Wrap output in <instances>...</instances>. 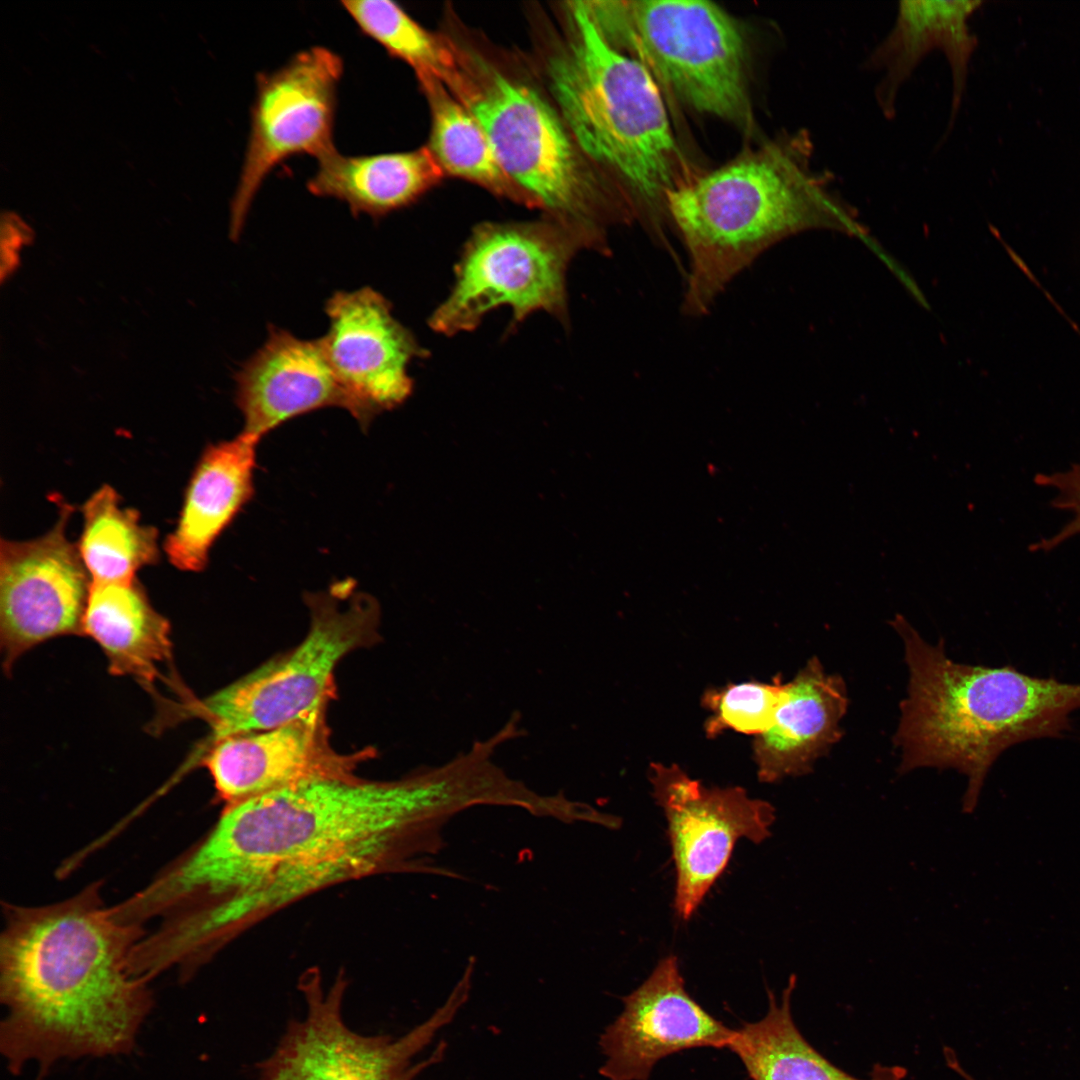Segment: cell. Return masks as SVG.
Here are the masks:
<instances>
[{
  "label": "cell",
  "mask_w": 1080,
  "mask_h": 1080,
  "mask_svg": "<svg viewBox=\"0 0 1080 1080\" xmlns=\"http://www.w3.org/2000/svg\"><path fill=\"white\" fill-rule=\"evenodd\" d=\"M437 801L422 770L393 780L304 783L223 807L185 856L139 891L150 915L183 909L167 942L200 967L228 944L309 896L366 878L437 873Z\"/></svg>",
  "instance_id": "obj_1"
},
{
  "label": "cell",
  "mask_w": 1080,
  "mask_h": 1080,
  "mask_svg": "<svg viewBox=\"0 0 1080 1080\" xmlns=\"http://www.w3.org/2000/svg\"><path fill=\"white\" fill-rule=\"evenodd\" d=\"M0 1048L11 1072L129 1053L153 1004L133 969L140 923L108 907L98 883L61 902L5 905Z\"/></svg>",
  "instance_id": "obj_2"
},
{
  "label": "cell",
  "mask_w": 1080,
  "mask_h": 1080,
  "mask_svg": "<svg viewBox=\"0 0 1080 1080\" xmlns=\"http://www.w3.org/2000/svg\"><path fill=\"white\" fill-rule=\"evenodd\" d=\"M808 130L783 131L666 197L689 259L682 311L707 313L742 270L780 240L810 229L865 235L856 209L812 166Z\"/></svg>",
  "instance_id": "obj_3"
},
{
  "label": "cell",
  "mask_w": 1080,
  "mask_h": 1080,
  "mask_svg": "<svg viewBox=\"0 0 1080 1080\" xmlns=\"http://www.w3.org/2000/svg\"><path fill=\"white\" fill-rule=\"evenodd\" d=\"M893 627L904 643L909 670L906 698L894 735L900 773L952 768L967 777L962 809L972 812L988 771L1009 747L1058 737L1080 709V684L1038 678L1005 666L958 663L944 642H926L902 616Z\"/></svg>",
  "instance_id": "obj_4"
},
{
  "label": "cell",
  "mask_w": 1080,
  "mask_h": 1080,
  "mask_svg": "<svg viewBox=\"0 0 1080 1080\" xmlns=\"http://www.w3.org/2000/svg\"><path fill=\"white\" fill-rule=\"evenodd\" d=\"M569 11L571 36L547 66L554 98L581 152L622 183L635 217L666 245L667 194L692 176L659 86L606 39L584 1Z\"/></svg>",
  "instance_id": "obj_5"
},
{
  "label": "cell",
  "mask_w": 1080,
  "mask_h": 1080,
  "mask_svg": "<svg viewBox=\"0 0 1080 1080\" xmlns=\"http://www.w3.org/2000/svg\"><path fill=\"white\" fill-rule=\"evenodd\" d=\"M617 49L697 112L753 128L747 45L737 20L709 1H585Z\"/></svg>",
  "instance_id": "obj_6"
},
{
  "label": "cell",
  "mask_w": 1080,
  "mask_h": 1080,
  "mask_svg": "<svg viewBox=\"0 0 1080 1080\" xmlns=\"http://www.w3.org/2000/svg\"><path fill=\"white\" fill-rule=\"evenodd\" d=\"M483 66L465 106L502 170L524 202L548 211L584 249L607 253L606 226L631 221L633 213L601 191L570 132L536 91Z\"/></svg>",
  "instance_id": "obj_7"
},
{
  "label": "cell",
  "mask_w": 1080,
  "mask_h": 1080,
  "mask_svg": "<svg viewBox=\"0 0 1080 1080\" xmlns=\"http://www.w3.org/2000/svg\"><path fill=\"white\" fill-rule=\"evenodd\" d=\"M309 628L291 650L211 694L197 712L211 728L209 745L266 730L325 709L335 696V671L351 652L380 640V606L352 579L304 594Z\"/></svg>",
  "instance_id": "obj_8"
},
{
  "label": "cell",
  "mask_w": 1080,
  "mask_h": 1080,
  "mask_svg": "<svg viewBox=\"0 0 1080 1080\" xmlns=\"http://www.w3.org/2000/svg\"><path fill=\"white\" fill-rule=\"evenodd\" d=\"M348 980L340 971L329 988L319 969L304 972L298 989L305 1016L292 1020L275 1049L258 1065L259 1080H414L445 1056L446 1043L418 1062L415 1057L467 1002L471 986L457 981L445 1002L407 1033L362 1035L342 1015Z\"/></svg>",
  "instance_id": "obj_9"
},
{
  "label": "cell",
  "mask_w": 1080,
  "mask_h": 1080,
  "mask_svg": "<svg viewBox=\"0 0 1080 1080\" xmlns=\"http://www.w3.org/2000/svg\"><path fill=\"white\" fill-rule=\"evenodd\" d=\"M583 250L564 228L486 224L471 235L455 267L447 298L430 327L444 335L472 331L493 309L508 306L513 324L544 311L568 321L566 272Z\"/></svg>",
  "instance_id": "obj_10"
},
{
  "label": "cell",
  "mask_w": 1080,
  "mask_h": 1080,
  "mask_svg": "<svg viewBox=\"0 0 1080 1080\" xmlns=\"http://www.w3.org/2000/svg\"><path fill=\"white\" fill-rule=\"evenodd\" d=\"M342 72L340 56L317 46L258 76L249 140L231 204L232 239L241 233L256 193L276 165L293 155L319 159L336 150L333 128Z\"/></svg>",
  "instance_id": "obj_11"
},
{
  "label": "cell",
  "mask_w": 1080,
  "mask_h": 1080,
  "mask_svg": "<svg viewBox=\"0 0 1080 1080\" xmlns=\"http://www.w3.org/2000/svg\"><path fill=\"white\" fill-rule=\"evenodd\" d=\"M648 779L668 823L676 869L674 908L691 918L722 875L736 842L770 836L775 808L739 786L708 788L675 764L651 763Z\"/></svg>",
  "instance_id": "obj_12"
},
{
  "label": "cell",
  "mask_w": 1080,
  "mask_h": 1080,
  "mask_svg": "<svg viewBox=\"0 0 1080 1080\" xmlns=\"http://www.w3.org/2000/svg\"><path fill=\"white\" fill-rule=\"evenodd\" d=\"M59 512L40 537L1 540L0 634L7 666L48 639L82 629L91 579L66 534L73 509L64 503Z\"/></svg>",
  "instance_id": "obj_13"
},
{
  "label": "cell",
  "mask_w": 1080,
  "mask_h": 1080,
  "mask_svg": "<svg viewBox=\"0 0 1080 1080\" xmlns=\"http://www.w3.org/2000/svg\"><path fill=\"white\" fill-rule=\"evenodd\" d=\"M325 312L329 328L319 338L322 349L352 403V417L366 431L376 416L409 398L408 366L426 351L371 287L335 292Z\"/></svg>",
  "instance_id": "obj_14"
},
{
  "label": "cell",
  "mask_w": 1080,
  "mask_h": 1080,
  "mask_svg": "<svg viewBox=\"0 0 1080 1080\" xmlns=\"http://www.w3.org/2000/svg\"><path fill=\"white\" fill-rule=\"evenodd\" d=\"M326 711L210 744L202 762L223 807L308 782L357 776L358 766L375 750H335Z\"/></svg>",
  "instance_id": "obj_15"
},
{
  "label": "cell",
  "mask_w": 1080,
  "mask_h": 1080,
  "mask_svg": "<svg viewBox=\"0 0 1080 1080\" xmlns=\"http://www.w3.org/2000/svg\"><path fill=\"white\" fill-rule=\"evenodd\" d=\"M621 1014L600 1036L608 1080H648L655 1064L683 1050L729 1047L734 1030L709 1014L686 991L678 959L669 955L623 998Z\"/></svg>",
  "instance_id": "obj_16"
},
{
  "label": "cell",
  "mask_w": 1080,
  "mask_h": 1080,
  "mask_svg": "<svg viewBox=\"0 0 1080 1080\" xmlns=\"http://www.w3.org/2000/svg\"><path fill=\"white\" fill-rule=\"evenodd\" d=\"M242 433L258 440L302 414L352 403L337 380L319 338L304 340L270 325L265 343L235 374Z\"/></svg>",
  "instance_id": "obj_17"
},
{
  "label": "cell",
  "mask_w": 1080,
  "mask_h": 1080,
  "mask_svg": "<svg viewBox=\"0 0 1080 1080\" xmlns=\"http://www.w3.org/2000/svg\"><path fill=\"white\" fill-rule=\"evenodd\" d=\"M982 5L974 0H903L895 23L863 64L882 73L875 88L876 103L886 119L896 115L899 91L933 51L944 54L951 72V130L966 89L969 64L977 46L970 19Z\"/></svg>",
  "instance_id": "obj_18"
},
{
  "label": "cell",
  "mask_w": 1080,
  "mask_h": 1080,
  "mask_svg": "<svg viewBox=\"0 0 1080 1080\" xmlns=\"http://www.w3.org/2000/svg\"><path fill=\"white\" fill-rule=\"evenodd\" d=\"M843 678L829 674L817 656L789 682L772 726L755 736L753 758L758 779L775 783L808 774L816 760L842 737L848 708Z\"/></svg>",
  "instance_id": "obj_19"
},
{
  "label": "cell",
  "mask_w": 1080,
  "mask_h": 1080,
  "mask_svg": "<svg viewBox=\"0 0 1080 1080\" xmlns=\"http://www.w3.org/2000/svg\"><path fill=\"white\" fill-rule=\"evenodd\" d=\"M259 441L241 432L205 448L187 485L177 524L163 545L174 567L188 572L206 568L215 541L254 496Z\"/></svg>",
  "instance_id": "obj_20"
},
{
  "label": "cell",
  "mask_w": 1080,
  "mask_h": 1080,
  "mask_svg": "<svg viewBox=\"0 0 1080 1080\" xmlns=\"http://www.w3.org/2000/svg\"><path fill=\"white\" fill-rule=\"evenodd\" d=\"M442 176L428 147L361 156L335 150L318 159L307 188L313 195L347 203L354 215L378 218L415 201Z\"/></svg>",
  "instance_id": "obj_21"
},
{
  "label": "cell",
  "mask_w": 1080,
  "mask_h": 1080,
  "mask_svg": "<svg viewBox=\"0 0 1080 1080\" xmlns=\"http://www.w3.org/2000/svg\"><path fill=\"white\" fill-rule=\"evenodd\" d=\"M82 632L102 648L115 675L151 683L171 656L170 625L149 602L136 579L92 583Z\"/></svg>",
  "instance_id": "obj_22"
},
{
  "label": "cell",
  "mask_w": 1080,
  "mask_h": 1080,
  "mask_svg": "<svg viewBox=\"0 0 1080 1080\" xmlns=\"http://www.w3.org/2000/svg\"><path fill=\"white\" fill-rule=\"evenodd\" d=\"M791 975L780 1001L768 990L769 1007L759 1021L734 1030L728 1049L742 1062L751 1080H904L901 1066L875 1064L868 1079L851 1076L815 1049L797 1028L791 999L796 987Z\"/></svg>",
  "instance_id": "obj_23"
},
{
  "label": "cell",
  "mask_w": 1080,
  "mask_h": 1080,
  "mask_svg": "<svg viewBox=\"0 0 1080 1080\" xmlns=\"http://www.w3.org/2000/svg\"><path fill=\"white\" fill-rule=\"evenodd\" d=\"M83 529L77 544L92 583L135 580L137 571L159 558L158 532L123 507L117 491L103 485L82 505Z\"/></svg>",
  "instance_id": "obj_24"
},
{
  "label": "cell",
  "mask_w": 1080,
  "mask_h": 1080,
  "mask_svg": "<svg viewBox=\"0 0 1080 1080\" xmlns=\"http://www.w3.org/2000/svg\"><path fill=\"white\" fill-rule=\"evenodd\" d=\"M431 107V134L427 146L443 171L479 183L524 202V197L502 170L483 127L447 86L433 77L419 79Z\"/></svg>",
  "instance_id": "obj_25"
},
{
  "label": "cell",
  "mask_w": 1080,
  "mask_h": 1080,
  "mask_svg": "<svg viewBox=\"0 0 1080 1080\" xmlns=\"http://www.w3.org/2000/svg\"><path fill=\"white\" fill-rule=\"evenodd\" d=\"M359 29L416 72L418 79L433 77L466 103L474 80L463 72L451 48L427 31L397 3L388 0L342 1Z\"/></svg>",
  "instance_id": "obj_26"
},
{
  "label": "cell",
  "mask_w": 1080,
  "mask_h": 1080,
  "mask_svg": "<svg viewBox=\"0 0 1080 1080\" xmlns=\"http://www.w3.org/2000/svg\"><path fill=\"white\" fill-rule=\"evenodd\" d=\"M783 689L777 676L771 683L748 681L706 690L702 697L703 706L710 711L704 723L706 736L714 738L725 730L757 736L768 730Z\"/></svg>",
  "instance_id": "obj_27"
},
{
  "label": "cell",
  "mask_w": 1080,
  "mask_h": 1080,
  "mask_svg": "<svg viewBox=\"0 0 1080 1080\" xmlns=\"http://www.w3.org/2000/svg\"><path fill=\"white\" fill-rule=\"evenodd\" d=\"M945 1055H946V1060H947V1063H948V1065H949V1066H950V1067H951V1068H952V1069H953L954 1071H956V1072H957V1073H958V1074H959L960 1076H962V1077H963V1078H964L965 1080H975V1079H974V1078H973L972 1076H970V1075H969V1074H968V1073H967V1072H966V1071H965V1070H964V1069H963V1068H962V1067L960 1066L959 1062L957 1061V1059L955 1058V1056H954V1055L952 1054V1052H950V1054H949V1053H946Z\"/></svg>",
  "instance_id": "obj_28"
}]
</instances>
